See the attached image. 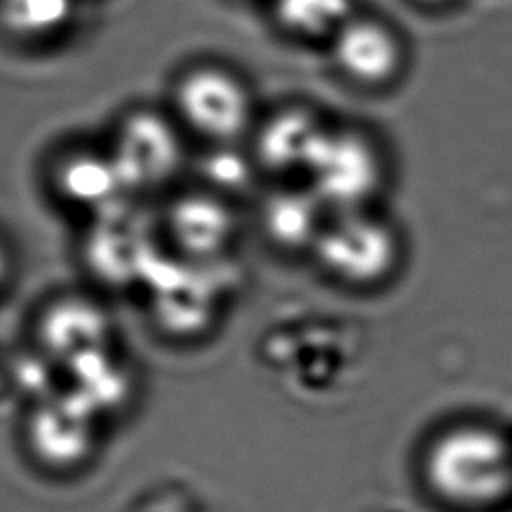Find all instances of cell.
Segmentation results:
<instances>
[{
  "mask_svg": "<svg viewBox=\"0 0 512 512\" xmlns=\"http://www.w3.org/2000/svg\"><path fill=\"white\" fill-rule=\"evenodd\" d=\"M200 176V186L210 188L222 196L238 192L248 186L252 178V162L234 144L212 146L196 166Z\"/></svg>",
  "mask_w": 512,
  "mask_h": 512,
  "instance_id": "obj_16",
  "label": "cell"
},
{
  "mask_svg": "<svg viewBox=\"0 0 512 512\" xmlns=\"http://www.w3.org/2000/svg\"><path fill=\"white\" fill-rule=\"evenodd\" d=\"M72 20L74 0H0V30L20 44H48Z\"/></svg>",
  "mask_w": 512,
  "mask_h": 512,
  "instance_id": "obj_14",
  "label": "cell"
},
{
  "mask_svg": "<svg viewBox=\"0 0 512 512\" xmlns=\"http://www.w3.org/2000/svg\"><path fill=\"white\" fill-rule=\"evenodd\" d=\"M424 468L436 494L456 506L494 504L512 486V450L484 426H458L438 436Z\"/></svg>",
  "mask_w": 512,
  "mask_h": 512,
  "instance_id": "obj_2",
  "label": "cell"
},
{
  "mask_svg": "<svg viewBox=\"0 0 512 512\" xmlns=\"http://www.w3.org/2000/svg\"><path fill=\"white\" fill-rule=\"evenodd\" d=\"M424 2H434V4H442V2H450V0H424Z\"/></svg>",
  "mask_w": 512,
  "mask_h": 512,
  "instance_id": "obj_18",
  "label": "cell"
},
{
  "mask_svg": "<svg viewBox=\"0 0 512 512\" xmlns=\"http://www.w3.org/2000/svg\"><path fill=\"white\" fill-rule=\"evenodd\" d=\"M140 204L124 198L88 220L80 260L86 272L106 288L146 286L168 252L158 218L146 220Z\"/></svg>",
  "mask_w": 512,
  "mask_h": 512,
  "instance_id": "obj_3",
  "label": "cell"
},
{
  "mask_svg": "<svg viewBox=\"0 0 512 512\" xmlns=\"http://www.w3.org/2000/svg\"><path fill=\"white\" fill-rule=\"evenodd\" d=\"M168 110L186 134L210 146L236 144L254 118L248 86L212 62L190 64L172 78Z\"/></svg>",
  "mask_w": 512,
  "mask_h": 512,
  "instance_id": "obj_4",
  "label": "cell"
},
{
  "mask_svg": "<svg viewBox=\"0 0 512 512\" xmlns=\"http://www.w3.org/2000/svg\"><path fill=\"white\" fill-rule=\"evenodd\" d=\"M96 412L70 390L38 402L26 422V440L34 458L50 468L82 464L96 440Z\"/></svg>",
  "mask_w": 512,
  "mask_h": 512,
  "instance_id": "obj_10",
  "label": "cell"
},
{
  "mask_svg": "<svg viewBox=\"0 0 512 512\" xmlns=\"http://www.w3.org/2000/svg\"><path fill=\"white\" fill-rule=\"evenodd\" d=\"M322 202L308 188L278 190L266 196L260 222L272 242L284 248H300L316 242L322 222Z\"/></svg>",
  "mask_w": 512,
  "mask_h": 512,
  "instance_id": "obj_13",
  "label": "cell"
},
{
  "mask_svg": "<svg viewBox=\"0 0 512 512\" xmlns=\"http://www.w3.org/2000/svg\"><path fill=\"white\" fill-rule=\"evenodd\" d=\"M44 186L58 206L86 220L126 198L106 144L68 142L56 148L44 166Z\"/></svg>",
  "mask_w": 512,
  "mask_h": 512,
  "instance_id": "obj_8",
  "label": "cell"
},
{
  "mask_svg": "<svg viewBox=\"0 0 512 512\" xmlns=\"http://www.w3.org/2000/svg\"><path fill=\"white\" fill-rule=\"evenodd\" d=\"M314 252L320 264L336 278L350 284H374L386 278L398 260V238L380 218L362 210L336 212L328 220Z\"/></svg>",
  "mask_w": 512,
  "mask_h": 512,
  "instance_id": "obj_7",
  "label": "cell"
},
{
  "mask_svg": "<svg viewBox=\"0 0 512 512\" xmlns=\"http://www.w3.org/2000/svg\"><path fill=\"white\" fill-rule=\"evenodd\" d=\"M324 126L304 108H286L266 118L254 136V162L268 172H304Z\"/></svg>",
  "mask_w": 512,
  "mask_h": 512,
  "instance_id": "obj_12",
  "label": "cell"
},
{
  "mask_svg": "<svg viewBox=\"0 0 512 512\" xmlns=\"http://www.w3.org/2000/svg\"><path fill=\"white\" fill-rule=\"evenodd\" d=\"M334 60L340 70L362 84L390 80L402 62V48L390 28L376 20H348L334 34Z\"/></svg>",
  "mask_w": 512,
  "mask_h": 512,
  "instance_id": "obj_11",
  "label": "cell"
},
{
  "mask_svg": "<svg viewBox=\"0 0 512 512\" xmlns=\"http://www.w3.org/2000/svg\"><path fill=\"white\" fill-rule=\"evenodd\" d=\"M114 320L94 296L66 292L48 298L34 320V342L64 366L98 350L114 348Z\"/></svg>",
  "mask_w": 512,
  "mask_h": 512,
  "instance_id": "obj_9",
  "label": "cell"
},
{
  "mask_svg": "<svg viewBox=\"0 0 512 512\" xmlns=\"http://www.w3.org/2000/svg\"><path fill=\"white\" fill-rule=\"evenodd\" d=\"M10 264V260H8V254H6V250H4V246H2V242H0V284L4 282V278H6V274H8V266Z\"/></svg>",
  "mask_w": 512,
  "mask_h": 512,
  "instance_id": "obj_17",
  "label": "cell"
},
{
  "mask_svg": "<svg viewBox=\"0 0 512 512\" xmlns=\"http://www.w3.org/2000/svg\"><path fill=\"white\" fill-rule=\"evenodd\" d=\"M156 218L164 248L184 262L214 264L236 236L228 198L204 186L172 190L162 198Z\"/></svg>",
  "mask_w": 512,
  "mask_h": 512,
  "instance_id": "obj_6",
  "label": "cell"
},
{
  "mask_svg": "<svg viewBox=\"0 0 512 512\" xmlns=\"http://www.w3.org/2000/svg\"><path fill=\"white\" fill-rule=\"evenodd\" d=\"M106 148L124 196L138 202L162 200L190 164L186 132L168 108L132 104L110 126Z\"/></svg>",
  "mask_w": 512,
  "mask_h": 512,
  "instance_id": "obj_1",
  "label": "cell"
},
{
  "mask_svg": "<svg viewBox=\"0 0 512 512\" xmlns=\"http://www.w3.org/2000/svg\"><path fill=\"white\" fill-rule=\"evenodd\" d=\"M302 174L322 206L362 210L382 184V160L366 136L324 128Z\"/></svg>",
  "mask_w": 512,
  "mask_h": 512,
  "instance_id": "obj_5",
  "label": "cell"
},
{
  "mask_svg": "<svg viewBox=\"0 0 512 512\" xmlns=\"http://www.w3.org/2000/svg\"><path fill=\"white\" fill-rule=\"evenodd\" d=\"M282 28L300 36L336 34L350 20V0H274Z\"/></svg>",
  "mask_w": 512,
  "mask_h": 512,
  "instance_id": "obj_15",
  "label": "cell"
}]
</instances>
